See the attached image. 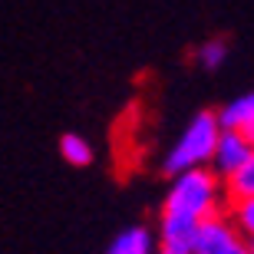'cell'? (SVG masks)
Instances as JSON below:
<instances>
[{
    "label": "cell",
    "instance_id": "cell-1",
    "mask_svg": "<svg viewBox=\"0 0 254 254\" xmlns=\"http://www.w3.org/2000/svg\"><path fill=\"white\" fill-rule=\"evenodd\" d=\"M225 182L218 179L211 169H191V172H179L172 175V185L165 191L159 211V241L165 251H191L198 228L205 225L208 218H215L225 211Z\"/></svg>",
    "mask_w": 254,
    "mask_h": 254
},
{
    "label": "cell",
    "instance_id": "cell-12",
    "mask_svg": "<svg viewBox=\"0 0 254 254\" xmlns=\"http://www.w3.org/2000/svg\"><path fill=\"white\" fill-rule=\"evenodd\" d=\"M248 139H251V142H254V129H251V132H248Z\"/></svg>",
    "mask_w": 254,
    "mask_h": 254
},
{
    "label": "cell",
    "instance_id": "cell-4",
    "mask_svg": "<svg viewBox=\"0 0 254 254\" xmlns=\"http://www.w3.org/2000/svg\"><path fill=\"white\" fill-rule=\"evenodd\" d=\"M251 149H254V142L248 139L245 132L221 129V135H218V142H215V155H211V165H208V169L215 172L221 182H228L248 162Z\"/></svg>",
    "mask_w": 254,
    "mask_h": 254
},
{
    "label": "cell",
    "instance_id": "cell-11",
    "mask_svg": "<svg viewBox=\"0 0 254 254\" xmlns=\"http://www.w3.org/2000/svg\"><path fill=\"white\" fill-rule=\"evenodd\" d=\"M159 254H182V251H165V248H162V251Z\"/></svg>",
    "mask_w": 254,
    "mask_h": 254
},
{
    "label": "cell",
    "instance_id": "cell-7",
    "mask_svg": "<svg viewBox=\"0 0 254 254\" xmlns=\"http://www.w3.org/2000/svg\"><path fill=\"white\" fill-rule=\"evenodd\" d=\"M60 155H63V162L83 169V165L93 162V145H89V139L79 135V132H66L63 139H60Z\"/></svg>",
    "mask_w": 254,
    "mask_h": 254
},
{
    "label": "cell",
    "instance_id": "cell-9",
    "mask_svg": "<svg viewBox=\"0 0 254 254\" xmlns=\"http://www.w3.org/2000/svg\"><path fill=\"white\" fill-rule=\"evenodd\" d=\"M225 189H228V198H248V195H254V149H251V155H248L245 165H241V169L225 182Z\"/></svg>",
    "mask_w": 254,
    "mask_h": 254
},
{
    "label": "cell",
    "instance_id": "cell-3",
    "mask_svg": "<svg viewBox=\"0 0 254 254\" xmlns=\"http://www.w3.org/2000/svg\"><path fill=\"white\" fill-rule=\"evenodd\" d=\"M189 254H251V241L231 225L228 215H215L198 228Z\"/></svg>",
    "mask_w": 254,
    "mask_h": 254
},
{
    "label": "cell",
    "instance_id": "cell-5",
    "mask_svg": "<svg viewBox=\"0 0 254 254\" xmlns=\"http://www.w3.org/2000/svg\"><path fill=\"white\" fill-rule=\"evenodd\" d=\"M218 126L221 129H231V132H251L254 129V93H245V96H235L231 103H225L218 109Z\"/></svg>",
    "mask_w": 254,
    "mask_h": 254
},
{
    "label": "cell",
    "instance_id": "cell-6",
    "mask_svg": "<svg viewBox=\"0 0 254 254\" xmlns=\"http://www.w3.org/2000/svg\"><path fill=\"white\" fill-rule=\"evenodd\" d=\"M106 254H155V235L142 225H132L123 235H116V241L106 248Z\"/></svg>",
    "mask_w": 254,
    "mask_h": 254
},
{
    "label": "cell",
    "instance_id": "cell-13",
    "mask_svg": "<svg viewBox=\"0 0 254 254\" xmlns=\"http://www.w3.org/2000/svg\"><path fill=\"white\" fill-rule=\"evenodd\" d=\"M251 254H254V241H251Z\"/></svg>",
    "mask_w": 254,
    "mask_h": 254
},
{
    "label": "cell",
    "instance_id": "cell-10",
    "mask_svg": "<svg viewBox=\"0 0 254 254\" xmlns=\"http://www.w3.org/2000/svg\"><path fill=\"white\" fill-rule=\"evenodd\" d=\"M195 60H198L201 69H218V66L228 60V43L225 40H205V43L195 50Z\"/></svg>",
    "mask_w": 254,
    "mask_h": 254
},
{
    "label": "cell",
    "instance_id": "cell-8",
    "mask_svg": "<svg viewBox=\"0 0 254 254\" xmlns=\"http://www.w3.org/2000/svg\"><path fill=\"white\" fill-rule=\"evenodd\" d=\"M228 218H231V225L248 238L254 241V195L248 198H231V208H228Z\"/></svg>",
    "mask_w": 254,
    "mask_h": 254
},
{
    "label": "cell",
    "instance_id": "cell-2",
    "mask_svg": "<svg viewBox=\"0 0 254 254\" xmlns=\"http://www.w3.org/2000/svg\"><path fill=\"white\" fill-rule=\"evenodd\" d=\"M221 135V126H218L215 113H198L189 119V126L182 129V135L175 139V145L169 149L162 169L169 175H179V172H191V169H208L211 165V155H215V142Z\"/></svg>",
    "mask_w": 254,
    "mask_h": 254
}]
</instances>
